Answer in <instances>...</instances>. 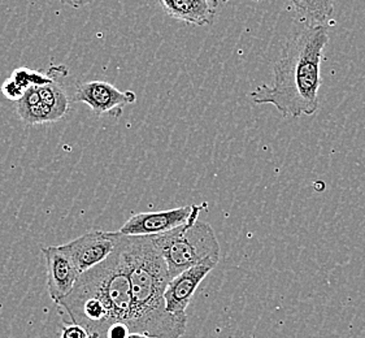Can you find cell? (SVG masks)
I'll return each instance as SVG.
<instances>
[{
  "instance_id": "cell-1",
  "label": "cell",
  "mask_w": 365,
  "mask_h": 338,
  "mask_svg": "<svg viewBox=\"0 0 365 338\" xmlns=\"http://www.w3.org/2000/svg\"><path fill=\"white\" fill-rule=\"evenodd\" d=\"M329 42L327 25H312L289 39L274 64L273 85L250 93L255 104H272L284 118L312 116L319 110L324 48Z\"/></svg>"
},
{
  "instance_id": "cell-2",
  "label": "cell",
  "mask_w": 365,
  "mask_h": 338,
  "mask_svg": "<svg viewBox=\"0 0 365 338\" xmlns=\"http://www.w3.org/2000/svg\"><path fill=\"white\" fill-rule=\"evenodd\" d=\"M133 295L132 332L150 338H181L187 317H175L165 307L168 267L151 235H124L117 232Z\"/></svg>"
},
{
  "instance_id": "cell-3",
  "label": "cell",
  "mask_w": 365,
  "mask_h": 338,
  "mask_svg": "<svg viewBox=\"0 0 365 338\" xmlns=\"http://www.w3.org/2000/svg\"><path fill=\"white\" fill-rule=\"evenodd\" d=\"M58 306V312L69 317L71 323L98 338H107L108 329L117 323L128 324L132 329V285L118 240L112 255L82 273Z\"/></svg>"
},
{
  "instance_id": "cell-4",
  "label": "cell",
  "mask_w": 365,
  "mask_h": 338,
  "mask_svg": "<svg viewBox=\"0 0 365 338\" xmlns=\"http://www.w3.org/2000/svg\"><path fill=\"white\" fill-rule=\"evenodd\" d=\"M203 208L205 206L197 205L190 220L182 227L164 235H151L172 279L207 259L220 262L221 247L215 230L208 222L199 220Z\"/></svg>"
},
{
  "instance_id": "cell-5",
  "label": "cell",
  "mask_w": 365,
  "mask_h": 338,
  "mask_svg": "<svg viewBox=\"0 0 365 338\" xmlns=\"http://www.w3.org/2000/svg\"><path fill=\"white\" fill-rule=\"evenodd\" d=\"M117 232L91 230L71 242L61 245V250L72 259L80 275L103 263L116 250Z\"/></svg>"
},
{
  "instance_id": "cell-6",
  "label": "cell",
  "mask_w": 365,
  "mask_h": 338,
  "mask_svg": "<svg viewBox=\"0 0 365 338\" xmlns=\"http://www.w3.org/2000/svg\"><path fill=\"white\" fill-rule=\"evenodd\" d=\"M76 103L88 104L98 116L110 115L113 118L121 116L125 106L134 103L137 96L133 91H121L106 81H88L80 83L73 99Z\"/></svg>"
},
{
  "instance_id": "cell-7",
  "label": "cell",
  "mask_w": 365,
  "mask_h": 338,
  "mask_svg": "<svg viewBox=\"0 0 365 338\" xmlns=\"http://www.w3.org/2000/svg\"><path fill=\"white\" fill-rule=\"evenodd\" d=\"M197 205L178 207L156 212H140L133 215L120 228L124 235H159L180 228L190 220Z\"/></svg>"
},
{
  "instance_id": "cell-8",
  "label": "cell",
  "mask_w": 365,
  "mask_h": 338,
  "mask_svg": "<svg viewBox=\"0 0 365 338\" xmlns=\"http://www.w3.org/2000/svg\"><path fill=\"white\" fill-rule=\"evenodd\" d=\"M219 265V260L207 259L199 265L180 273L169 281L165 290V307L169 314L175 317H187L186 309L189 307L192 297L197 292L199 284L205 279V276Z\"/></svg>"
},
{
  "instance_id": "cell-9",
  "label": "cell",
  "mask_w": 365,
  "mask_h": 338,
  "mask_svg": "<svg viewBox=\"0 0 365 338\" xmlns=\"http://www.w3.org/2000/svg\"><path fill=\"white\" fill-rule=\"evenodd\" d=\"M41 251L47 265V290L50 298L58 304L72 292L81 275L60 246H44Z\"/></svg>"
},
{
  "instance_id": "cell-10",
  "label": "cell",
  "mask_w": 365,
  "mask_h": 338,
  "mask_svg": "<svg viewBox=\"0 0 365 338\" xmlns=\"http://www.w3.org/2000/svg\"><path fill=\"white\" fill-rule=\"evenodd\" d=\"M163 11L178 21L194 26L212 25L219 0H158Z\"/></svg>"
},
{
  "instance_id": "cell-11",
  "label": "cell",
  "mask_w": 365,
  "mask_h": 338,
  "mask_svg": "<svg viewBox=\"0 0 365 338\" xmlns=\"http://www.w3.org/2000/svg\"><path fill=\"white\" fill-rule=\"evenodd\" d=\"M38 93H39L44 108L48 113L50 123L58 121L60 118L66 116L68 107H69V99H68L64 88L60 86L58 78H55L53 81L47 85L39 86Z\"/></svg>"
},
{
  "instance_id": "cell-12",
  "label": "cell",
  "mask_w": 365,
  "mask_h": 338,
  "mask_svg": "<svg viewBox=\"0 0 365 338\" xmlns=\"http://www.w3.org/2000/svg\"><path fill=\"white\" fill-rule=\"evenodd\" d=\"M302 21L309 26L325 25L334 12L336 0H290Z\"/></svg>"
},
{
  "instance_id": "cell-13",
  "label": "cell",
  "mask_w": 365,
  "mask_h": 338,
  "mask_svg": "<svg viewBox=\"0 0 365 338\" xmlns=\"http://www.w3.org/2000/svg\"><path fill=\"white\" fill-rule=\"evenodd\" d=\"M17 113L29 126L50 123L48 113L44 108L37 86H30L19 102H16Z\"/></svg>"
},
{
  "instance_id": "cell-14",
  "label": "cell",
  "mask_w": 365,
  "mask_h": 338,
  "mask_svg": "<svg viewBox=\"0 0 365 338\" xmlns=\"http://www.w3.org/2000/svg\"><path fill=\"white\" fill-rule=\"evenodd\" d=\"M60 338H98L96 334H91L88 329H85L83 327L77 325V324H71L66 325L61 331Z\"/></svg>"
},
{
  "instance_id": "cell-15",
  "label": "cell",
  "mask_w": 365,
  "mask_h": 338,
  "mask_svg": "<svg viewBox=\"0 0 365 338\" xmlns=\"http://www.w3.org/2000/svg\"><path fill=\"white\" fill-rule=\"evenodd\" d=\"M1 93L7 96L9 101H15V102H19L25 94V91L12 78H8L7 81L3 83Z\"/></svg>"
},
{
  "instance_id": "cell-16",
  "label": "cell",
  "mask_w": 365,
  "mask_h": 338,
  "mask_svg": "<svg viewBox=\"0 0 365 338\" xmlns=\"http://www.w3.org/2000/svg\"><path fill=\"white\" fill-rule=\"evenodd\" d=\"M132 333V329L128 324L117 323L108 329L107 338H128Z\"/></svg>"
},
{
  "instance_id": "cell-17",
  "label": "cell",
  "mask_w": 365,
  "mask_h": 338,
  "mask_svg": "<svg viewBox=\"0 0 365 338\" xmlns=\"http://www.w3.org/2000/svg\"><path fill=\"white\" fill-rule=\"evenodd\" d=\"M60 3H64V4H68V6H71V7L73 8H82L86 7L88 4H91V3H94L96 0H58Z\"/></svg>"
},
{
  "instance_id": "cell-18",
  "label": "cell",
  "mask_w": 365,
  "mask_h": 338,
  "mask_svg": "<svg viewBox=\"0 0 365 338\" xmlns=\"http://www.w3.org/2000/svg\"><path fill=\"white\" fill-rule=\"evenodd\" d=\"M128 338H150V337H147V336H145V334H142V333H134V332H133L132 334H130V336H129V337Z\"/></svg>"
},
{
  "instance_id": "cell-19",
  "label": "cell",
  "mask_w": 365,
  "mask_h": 338,
  "mask_svg": "<svg viewBox=\"0 0 365 338\" xmlns=\"http://www.w3.org/2000/svg\"><path fill=\"white\" fill-rule=\"evenodd\" d=\"M222 3H229V1H232V0H221ZM255 1H262V0H255Z\"/></svg>"
}]
</instances>
